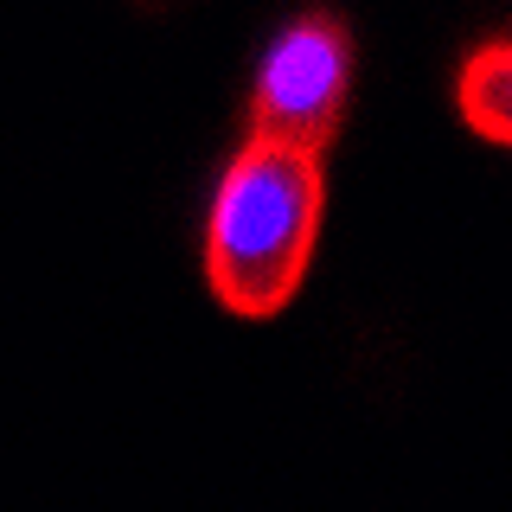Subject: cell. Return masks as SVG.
<instances>
[{
    "mask_svg": "<svg viewBox=\"0 0 512 512\" xmlns=\"http://www.w3.org/2000/svg\"><path fill=\"white\" fill-rule=\"evenodd\" d=\"M327 224L320 154L244 135L205 212V288L237 320H276L301 295Z\"/></svg>",
    "mask_w": 512,
    "mask_h": 512,
    "instance_id": "6da1fadb",
    "label": "cell"
},
{
    "mask_svg": "<svg viewBox=\"0 0 512 512\" xmlns=\"http://www.w3.org/2000/svg\"><path fill=\"white\" fill-rule=\"evenodd\" d=\"M352 32L333 13H295L263 45L250 77V135L288 141V148L327 154V141L346 128L352 103Z\"/></svg>",
    "mask_w": 512,
    "mask_h": 512,
    "instance_id": "7a4b0ae2",
    "label": "cell"
},
{
    "mask_svg": "<svg viewBox=\"0 0 512 512\" xmlns=\"http://www.w3.org/2000/svg\"><path fill=\"white\" fill-rule=\"evenodd\" d=\"M455 116L487 148H512V45L480 39L455 71Z\"/></svg>",
    "mask_w": 512,
    "mask_h": 512,
    "instance_id": "3957f363",
    "label": "cell"
}]
</instances>
